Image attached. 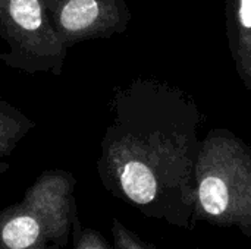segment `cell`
Here are the masks:
<instances>
[{"label": "cell", "instance_id": "277c9868", "mask_svg": "<svg viewBox=\"0 0 251 249\" xmlns=\"http://www.w3.org/2000/svg\"><path fill=\"white\" fill-rule=\"evenodd\" d=\"M47 16L69 50L94 38H109L126 29L131 19L124 0H41Z\"/></svg>", "mask_w": 251, "mask_h": 249}, {"label": "cell", "instance_id": "52a82bcc", "mask_svg": "<svg viewBox=\"0 0 251 249\" xmlns=\"http://www.w3.org/2000/svg\"><path fill=\"white\" fill-rule=\"evenodd\" d=\"M115 241L119 249H154L147 242L141 241L137 235L126 230L122 225H115Z\"/></svg>", "mask_w": 251, "mask_h": 249}, {"label": "cell", "instance_id": "7a4b0ae2", "mask_svg": "<svg viewBox=\"0 0 251 249\" xmlns=\"http://www.w3.org/2000/svg\"><path fill=\"white\" fill-rule=\"evenodd\" d=\"M194 220L251 238V148L231 131L213 129L200 144Z\"/></svg>", "mask_w": 251, "mask_h": 249}, {"label": "cell", "instance_id": "3957f363", "mask_svg": "<svg viewBox=\"0 0 251 249\" xmlns=\"http://www.w3.org/2000/svg\"><path fill=\"white\" fill-rule=\"evenodd\" d=\"M0 37L7 44V51H0L6 66L60 75L68 48L41 0H0Z\"/></svg>", "mask_w": 251, "mask_h": 249}, {"label": "cell", "instance_id": "5b68a950", "mask_svg": "<svg viewBox=\"0 0 251 249\" xmlns=\"http://www.w3.org/2000/svg\"><path fill=\"white\" fill-rule=\"evenodd\" d=\"M226 37L237 73L251 92V0H226Z\"/></svg>", "mask_w": 251, "mask_h": 249}, {"label": "cell", "instance_id": "6da1fadb", "mask_svg": "<svg viewBox=\"0 0 251 249\" xmlns=\"http://www.w3.org/2000/svg\"><path fill=\"white\" fill-rule=\"evenodd\" d=\"M113 112L101 144L104 181L146 217L193 229L203 122L196 101L174 85L138 79L115 95Z\"/></svg>", "mask_w": 251, "mask_h": 249}, {"label": "cell", "instance_id": "ba28073f", "mask_svg": "<svg viewBox=\"0 0 251 249\" xmlns=\"http://www.w3.org/2000/svg\"><path fill=\"white\" fill-rule=\"evenodd\" d=\"M191 249H200V248H191Z\"/></svg>", "mask_w": 251, "mask_h": 249}, {"label": "cell", "instance_id": "9c48e42d", "mask_svg": "<svg viewBox=\"0 0 251 249\" xmlns=\"http://www.w3.org/2000/svg\"><path fill=\"white\" fill-rule=\"evenodd\" d=\"M0 154H3V153H0Z\"/></svg>", "mask_w": 251, "mask_h": 249}, {"label": "cell", "instance_id": "8992f818", "mask_svg": "<svg viewBox=\"0 0 251 249\" xmlns=\"http://www.w3.org/2000/svg\"><path fill=\"white\" fill-rule=\"evenodd\" d=\"M40 233L38 223L28 216L16 217L9 222L1 233V239L10 249H25L31 247Z\"/></svg>", "mask_w": 251, "mask_h": 249}]
</instances>
